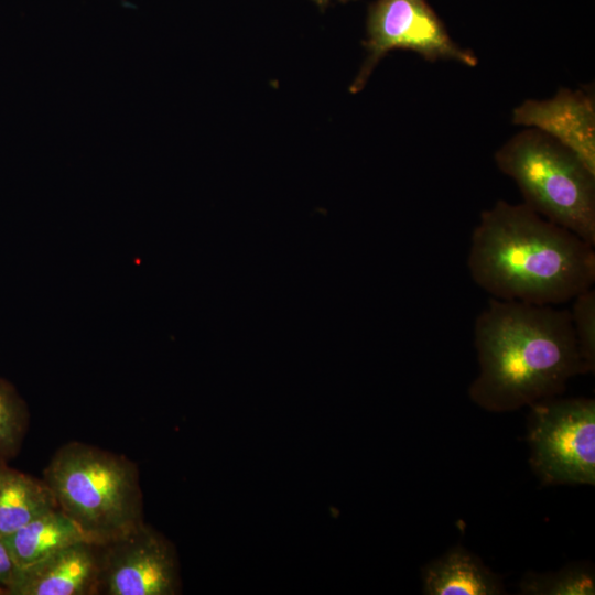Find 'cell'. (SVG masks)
<instances>
[{"label":"cell","instance_id":"cell-15","mask_svg":"<svg viewBox=\"0 0 595 595\" xmlns=\"http://www.w3.org/2000/svg\"><path fill=\"white\" fill-rule=\"evenodd\" d=\"M569 310L580 355L587 372L595 369V290L587 289L572 299Z\"/></svg>","mask_w":595,"mask_h":595},{"label":"cell","instance_id":"cell-3","mask_svg":"<svg viewBox=\"0 0 595 595\" xmlns=\"http://www.w3.org/2000/svg\"><path fill=\"white\" fill-rule=\"evenodd\" d=\"M43 480L89 542L106 544L144 522L139 468L125 455L72 441L55 451Z\"/></svg>","mask_w":595,"mask_h":595},{"label":"cell","instance_id":"cell-7","mask_svg":"<svg viewBox=\"0 0 595 595\" xmlns=\"http://www.w3.org/2000/svg\"><path fill=\"white\" fill-rule=\"evenodd\" d=\"M99 548L97 595L180 593V566L175 548L145 522Z\"/></svg>","mask_w":595,"mask_h":595},{"label":"cell","instance_id":"cell-14","mask_svg":"<svg viewBox=\"0 0 595 595\" xmlns=\"http://www.w3.org/2000/svg\"><path fill=\"white\" fill-rule=\"evenodd\" d=\"M29 424L26 405L14 387L0 378V462L19 452Z\"/></svg>","mask_w":595,"mask_h":595},{"label":"cell","instance_id":"cell-12","mask_svg":"<svg viewBox=\"0 0 595 595\" xmlns=\"http://www.w3.org/2000/svg\"><path fill=\"white\" fill-rule=\"evenodd\" d=\"M3 538L18 567L37 562L69 544L88 541L60 508L34 518Z\"/></svg>","mask_w":595,"mask_h":595},{"label":"cell","instance_id":"cell-5","mask_svg":"<svg viewBox=\"0 0 595 595\" xmlns=\"http://www.w3.org/2000/svg\"><path fill=\"white\" fill-rule=\"evenodd\" d=\"M530 408V465L547 485L595 484V401L553 397Z\"/></svg>","mask_w":595,"mask_h":595},{"label":"cell","instance_id":"cell-8","mask_svg":"<svg viewBox=\"0 0 595 595\" xmlns=\"http://www.w3.org/2000/svg\"><path fill=\"white\" fill-rule=\"evenodd\" d=\"M511 120L552 137L595 173V104L591 94L562 88L552 98L523 101L513 109Z\"/></svg>","mask_w":595,"mask_h":595},{"label":"cell","instance_id":"cell-6","mask_svg":"<svg viewBox=\"0 0 595 595\" xmlns=\"http://www.w3.org/2000/svg\"><path fill=\"white\" fill-rule=\"evenodd\" d=\"M416 52L430 61L451 60L467 66L476 56L458 46L425 0H377L367 23V57L351 85L363 88L378 62L391 50Z\"/></svg>","mask_w":595,"mask_h":595},{"label":"cell","instance_id":"cell-10","mask_svg":"<svg viewBox=\"0 0 595 595\" xmlns=\"http://www.w3.org/2000/svg\"><path fill=\"white\" fill-rule=\"evenodd\" d=\"M426 595H498L505 593L500 578L478 556L457 545L422 570Z\"/></svg>","mask_w":595,"mask_h":595},{"label":"cell","instance_id":"cell-11","mask_svg":"<svg viewBox=\"0 0 595 595\" xmlns=\"http://www.w3.org/2000/svg\"><path fill=\"white\" fill-rule=\"evenodd\" d=\"M57 508L54 494L43 478L37 479L0 462V536L7 537Z\"/></svg>","mask_w":595,"mask_h":595},{"label":"cell","instance_id":"cell-13","mask_svg":"<svg viewBox=\"0 0 595 595\" xmlns=\"http://www.w3.org/2000/svg\"><path fill=\"white\" fill-rule=\"evenodd\" d=\"M526 595H593L595 575L591 565L570 564L555 573H527L520 582Z\"/></svg>","mask_w":595,"mask_h":595},{"label":"cell","instance_id":"cell-9","mask_svg":"<svg viewBox=\"0 0 595 595\" xmlns=\"http://www.w3.org/2000/svg\"><path fill=\"white\" fill-rule=\"evenodd\" d=\"M99 567V545L79 541L18 567L6 595H97Z\"/></svg>","mask_w":595,"mask_h":595},{"label":"cell","instance_id":"cell-16","mask_svg":"<svg viewBox=\"0 0 595 595\" xmlns=\"http://www.w3.org/2000/svg\"><path fill=\"white\" fill-rule=\"evenodd\" d=\"M17 569L6 540L0 536V595H6Z\"/></svg>","mask_w":595,"mask_h":595},{"label":"cell","instance_id":"cell-17","mask_svg":"<svg viewBox=\"0 0 595 595\" xmlns=\"http://www.w3.org/2000/svg\"><path fill=\"white\" fill-rule=\"evenodd\" d=\"M317 4L320 6H325L327 3H329L331 1H334V0H314Z\"/></svg>","mask_w":595,"mask_h":595},{"label":"cell","instance_id":"cell-4","mask_svg":"<svg viewBox=\"0 0 595 595\" xmlns=\"http://www.w3.org/2000/svg\"><path fill=\"white\" fill-rule=\"evenodd\" d=\"M495 162L526 206L595 246V173L571 150L528 128L499 148Z\"/></svg>","mask_w":595,"mask_h":595},{"label":"cell","instance_id":"cell-2","mask_svg":"<svg viewBox=\"0 0 595 595\" xmlns=\"http://www.w3.org/2000/svg\"><path fill=\"white\" fill-rule=\"evenodd\" d=\"M467 268L494 299L556 306L593 288L595 250L523 203L499 199L473 229Z\"/></svg>","mask_w":595,"mask_h":595},{"label":"cell","instance_id":"cell-1","mask_svg":"<svg viewBox=\"0 0 595 595\" xmlns=\"http://www.w3.org/2000/svg\"><path fill=\"white\" fill-rule=\"evenodd\" d=\"M479 372L470 400L491 412L513 411L561 394L587 370L569 310L490 298L474 323Z\"/></svg>","mask_w":595,"mask_h":595}]
</instances>
